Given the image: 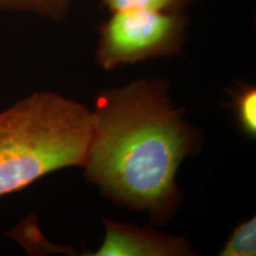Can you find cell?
<instances>
[{
  "mask_svg": "<svg viewBox=\"0 0 256 256\" xmlns=\"http://www.w3.org/2000/svg\"><path fill=\"white\" fill-rule=\"evenodd\" d=\"M83 170L114 204L168 223L183 194L178 170L197 154L203 136L171 101L168 82L140 78L98 92Z\"/></svg>",
  "mask_w": 256,
  "mask_h": 256,
  "instance_id": "obj_1",
  "label": "cell"
},
{
  "mask_svg": "<svg viewBox=\"0 0 256 256\" xmlns=\"http://www.w3.org/2000/svg\"><path fill=\"white\" fill-rule=\"evenodd\" d=\"M90 136V110L57 92H32L0 112V197L82 168Z\"/></svg>",
  "mask_w": 256,
  "mask_h": 256,
  "instance_id": "obj_2",
  "label": "cell"
},
{
  "mask_svg": "<svg viewBox=\"0 0 256 256\" xmlns=\"http://www.w3.org/2000/svg\"><path fill=\"white\" fill-rule=\"evenodd\" d=\"M186 12L127 10L112 12L98 28L96 62L102 69L171 57L183 52L188 40Z\"/></svg>",
  "mask_w": 256,
  "mask_h": 256,
  "instance_id": "obj_3",
  "label": "cell"
},
{
  "mask_svg": "<svg viewBox=\"0 0 256 256\" xmlns=\"http://www.w3.org/2000/svg\"><path fill=\"white\" fill-rule=\"evenodd\" d=\"M104 238L92 256H188L191 243L180 236L158 232L151 226L104 220Z\"/></svg>",
  "mask_w": 256,
  "mask_h": 256,
  "instance_id": "obj_4",
  "label": "cell"
},
{
  "mask_svg": "<svg viewBox=\"0 0 256 256\" xmlns=\"http://www.w3.org/2000/svg\"><path fill=\"white\" fill-rule=\"evenodd\" d=\"M236 124L246 136H256V88L252 83H241L230 92Z\"/></svg>",
  "mask_w": 256,
  "mask_h": 256,
  "instance_id": "obj_5",
  "label": "cell"
},
{
  "mask_svg": "<svg viewBox=\"0 0 256 256\" xmlns=\"http://www.w3.org/2000/svg\"><path fill=\"white\" fill-rule=\"evenodd\" d=\"M72 0H0V11L31 14L62 22L68 16Z\"/></svg>",
  "mask_w": 256,
  "mask_h": 256,
  "instance_id": "obj_6",
  "label": "cell"
},
{
  "mask_svg": "<svg viewBox=\"0 0 256 256\" xmlns=\"http://www.w3.org/2000/svg\"><path fill=\"white\" fill-rule=\"evenodd\" d=\"M220 256H255L256 255V218L252 217L235 226Z\"/></svg>",
  "mask_w": 256,
  "mask_h": 256,
  "instance_id": "obj_7",
  "label": "cell"
},
{
  "mask_svg": "<svg viewBox=\"0 0 256 256\" xmlns=\"http://www.w3.org/2000/svg\"><path fill=\"white\" fill-rule=\"evenodd\" d=\"M108 11L119 12L127 10L183 12L196 0H96Z\"/></svg>",
  "mask_w": 256,
  "mask_h": 256,
  "instance_id": "obj_8",
  "label": "cell"
}]
</instances>
